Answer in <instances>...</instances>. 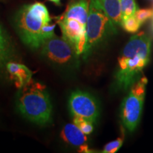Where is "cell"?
<instances>
[{
  "label": "cell",
  "instance_id": "1",
  "mask_svg": "<svg viewBox=\"0 0 153 153\" xmlns=\"http://www.w3.org/2000/svg\"><path fill=\"white\" fill-rule=\"evenodd\" d=\"M151 38L144 32L133 36L126 43L118 59L115 83L119 90L126 91L141 77L149 62Z\"/></svg>",
  "mask_w": 153,
  "mask_h": 153
},
{
  "label": "cell",
  "instance_id": "2",
  "mask_svg": "<svg viewBox=\"0 0 153 153\" xmlns=\"http://www.w3.org/2000/svg\"><path fill=\"white\" fill-rule=\"evenodd\" d=\"M90 0H72L65 12L57 18L62 37L81 55L87 41V23Z\"/></svg>",
  "mask_w": 153,
  "mask_h": 153
},
{
  "label": "cell",
  "instance_id": "3",
  "mask_svg": "<svg viewBox=\"0 0 153 153\" xmlns=\"http://www.w3.org/2000/svg\"><path fill=\"white\" fill-rule=\"evenodd\" d=\"M51 18L47 7L41 2L24 5L14 16V25L25 45L33 50L40 49L43 44L42 30Z\"/></svg>",
  "mask_w": 153,
  "mask_h": 153
},
{
  "label": "cell",
  "instance_id": "4",
  "mask_svg": "<svg viewBox=\"0 0 153 153\" xmlns=\"http://www.w3.org/2000/svg\"><path fill=\"white\" fill-rule=\"evenodd\" d=\"M19 111L28 120L38 125L51 121L53 107L46 87L39 82H30L19 91L17 98Z\"/></svg>",
  "mask_w": 153,
  "mask_h": 153
},
{
  "label": "cell",
  "instance_id": "5",
  "mask_svg": "<svg viewBox=\"0 0 153 153\" xmlns=\"http://www.w3.org/2000/svg\"><path fill=\"white\" fill-rule=\"evenodd\" d=\"M117 28L105 13L98 0H90L87 23V41L82 54L84 57H89L96 47L117 33Z\"/></svg>",
  "mask_w": 153,
  "mask_h": 153
},
{
  "label": "cell",
  "instance_id": "6",
  "mask_svg": "<svg viewBox=\"0 0 153 153\" xmlns=\"http://www.w3.org/2000/svg\"><path fill=\"white\" fill-rule=\"evenodd\" d=\"M148 79L141 76L131 87L120 109V117L124 127L129 132L136 129L142 116Z\"/></svg>",
  "mask_w": 153,
  "mask_h": 153
},
{
  "label": "cell",
  "instance_id": "7",
  "mask_svg": "<svg viewBox=\"0 0 153 153\" xmlns=\"http://www.w3.org/2000/svg\"><path fill=\"white\" fill-rule=\"evenodd\" d=\"M40 48L42 55L55 65L69 68L77 65L79 55L62 37L54 35L44 41Z\"/></svg>",
  "mask_w": 153,
  "mask_h": 153
},
{
  "label": "cell",
  "instance_id": "8",
  "mask_svg": "<svg viewBox=\"0 0 153 153\" xmlns=\"http://www.w3.org/2000/svg\"><path fill=\"white\" fill-rule=\"evenodd\" d=\"M69 109L73 117L85 118L94 123L99 116L98 101L94 96L86 91H73L69 99Z\"/></svg>",
  "mask_w": 153,
  "mask_h": 153
},
{
  "label": "cell",
  "instance_id": "9",
  "mask_svg": "<svg viewBox=\"0 0 153 153\" xmlns=\"http://www.w3.org/2000/svg\"><path fill=\"white\" fill-rule=\"evenodd\" d=\"M61 137L68 144L79 147L80 152H90L87 145V136L74 123H68L61 132Z\"/></svg>",
  "mask_w": 153,
  "mask_h": 153
},
{
  "label": "cell",
  "instance_id": "10",
  "mask_svg": "<svg viewBox=\"0 0 153 153\" xmlns=\"http://www.w3.org/2000/svg\"><path fill=\"white\" fill-rule=\"evenodd\" d=\"M6 69L17 88L22 89L32 80L33 73L24 65L11 61L7 63Z\"/></svg>",
  "mask_w": 153,
  "mask_h": 153
},
{
  "label": "cell",
  "instance_id": "11",
  "mask_svg": "<svg viewBox=\"0 0 153 153\" xmlns=\"http://www.w3.org/2000/svg\"><path fill=\"white\" fill-rule=\"evenodd\" d=\"M14 48L11 38L4 27L0 24V71L7 67L14 57Z\"/></svg>",
  "mask_w": 153,
  "mask_h": 153
},
{
  "label": "cell",
  "instance_id": "12",
  "mask_svg": "<svg viewBox=\"0 0 153 153\" xmlns=\"http://www.w3.org/2000/svg\"><path fill=\"white\" fill-rule=\"evenodd\" d=\"M107 16L116 26H120L122 20L120 0H98Z\"/></svg>",
  "mask_w": 153,
  "mask_h": 153
},
{
  "label": "cell",
  "instance_id": "13",
  "mask_svg": "<svg viewBox=\"0 0 153 153\" xmlns=\"http://www.w3.org/2000/svg\"><path fill=\"white\" fill-rule=\"evenodd\" d=\"M122 19L134 16L138 9L135 0H120ZM122 21V20H121Z\"/></svg>",
  "mask_w": 153,
  "mask_h": 153
},
{
  "label": "cell",
  "instance_id": "14",
  "mask_svg": "<svg viewBox=\"0 0 153 153\" xmlns=\"http://www.w3.org/2000/svg\"><path fill=\"white\" fill-rule=\"evenodd\" d=\"M120 26L128 33H136L141 26V24L135 16H132L122 19Z\"/></svg>",
  "mask_w": 153,
  "mask_h": 153
},
{
  "label": "cell",
  "instance_id": "15",
  "mask_svg": "<svg viewBox=\"0 0 153 153\" xmlns=\"http://www.w3.org/2000/svg\"><path fill=\"white\" fill-rule=\"evenodd\" d=\"M73 123L77 126L85 135H89L93 132L94 123L85 118L80 117H73Z\"/></svg>",
  "mask_w": 153,
  "mask_h": 153
},
{
  "label": "cell",
  "instance_id": "16",
  "mask_svg": "<svg viewBox=\"0 0 153 153\" xmlns=\"http://www.w3.org/2000/svg\"><path fill=\"white\" fill-rule=\"evenodd\" d=\"M124 141V135H122V136L118 137L117 139L113 140L111 142L107 143L105 145L104 149H103L102 152L104 153H114L116 152L119 149L121 148L123 145Z\"/></svg>",
  "mask_w": 153,
  "mask_h": 153
},
{
  "label": "cell",
  "instance_id": "17",
  "mask_svg": "<svg viewBox=\"0 0 153 153\" xmlns=\"http://www.w3.org/2000/svg\"><path fill=\"white\" fill-rule=\"evenodd\" d=\"M134 16L137 19V20L140 23V24L152 19L153 17V10L152 9H137Z\"/></svg>",
  "mask_w": 153,
  "mask_h": 153
},
{
  "label": "cell",
  "instance_id": "18",
  "mask_svg": "<svg viewBox=\"0 0 153 153\" xmlns=\"http://www.w3.org/2000/svg\"><path fill=\"white\" fill-rule=\"evenodd\" d=\"M49 1H52L53 3L55 4L60 5V1H61V0H49Z\"/></svg>",
  "mask_w": 153,
  "mask_h": 153
}]
</instances>
